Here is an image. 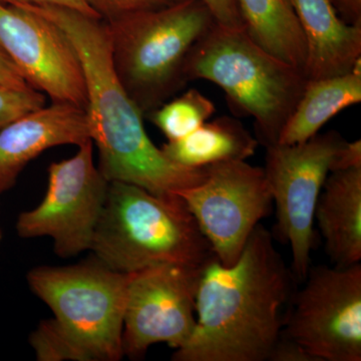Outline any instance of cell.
I'll return each instance as SVG.
<instances>
[{"label": "cell", "mask_w": 361, "mask_h": 361, "mask_svg": "<svg viewBox=\"0 0 361 361\" xmlns=\"http://www.w3.org/2000/svg\"><path fill=\"white\" fill-rule=\"evenodd\" d=\"M293 279L260 223L234 264L214 256L203 266L196 326L172 360H268L284 327L282 310L293 296Z\"/></svg>", "instance_id": "1"}, {"label": "cell", "mask_w": 361, "mask_h": 361, "mask_svg": "<svg viewBox=\"0 0 361 361\" xmlns=\"http://www.w3.org/2000/svg\"><path fill=\"white\" fill-rule=\"evenodd\" d=\"M59 26L84 70L90 139L99 149L97 167L109 182H123L156 195L175 194L199 184L206 167L177 165L149 139L142 113L121 84L111 61L108 25L63 7L16 4Z\"/></svg>", "instance_id": "2"}, {"label": "cell", "mask_w": 361, "mask_h": 361, "mask_svg": "<svg viewBox=\"0 0 361 361\" xmlns=\"http://www.w3.org/2000/svg\"><path fill=\"white\" fill-rule=\"evenodd\" d=\"M90 250L122 273L161 264L203 266L215 256L180 196L123 182L109 184Z\"/></svg>", "instance_id": "3"}, {"label": "cell", "mask_w": 361, "mask_h": 361, "mask_svg": "<svg viewBox=\"0 0 361 361\" xmlns=\"http://www.w3.org/2000/svg\"><path fill=\"white\" fill-rule=\"evenodd\" d=\"M185 77L219 85L232 108L254 118L265 147L279 141L308 82L302 71L261 49L244 30L217 23L190 51Z\"/></svg>", "instance_id": "4"}, {"label": "cell", "mask_w": 361, "mask_h": 361, "mask_svg": "<svg viewBox=\"0 0 361 361\" xmlns=\"http://www.w3.org/2000/svg\"><path fill=\"white\" fill-rule=\"evenodd\" d=\"M106 23L116 75L148 115L186 85L188 56L216 23L202 0H178Z\"/></svg>", "instance_id": "5"}, {"label": "cell", "mask_w": 361, "mask_h": 361, "mask_svg": "<svg viewBox=\"0 0 361 361\" xmlns=\"http://www.w3.org/2000/svg\"><path fill=\"white\" fill-rule=\"evenodd\" d=\"M130 273L103 263L30 271L27 282L49 305L66 334L80 344L90 361H116L123 356V313Z\"/></svg>", "instance_id": "6"}, {"label": "cell", "mask_w": 361, "mask_h": 361, "mask_svg": "<svg viewBox=\"0 0 361 361\" xmlns=\"http://www.w3.org/2000/svg\"><path fill=\"white\" fill-rule=\"evenodd\" d=\"M344 142L338 132L329 130L305 142L266 147L263 169L276 208V230L290 246L296 279H305L310 269L316 204Z\"/></svg>", "instance_id": "7"}, {"label": "cell", "mask_w": 361, "mask_h": 361, "mask_svg": "<svg viewBox=\"0 0 361 361\" xmlns=\"http://www.w3.org/2000/svg\"><path fill=\"white\" fill-rule=\"evenodd\" d=\"M175 194L185 202L214 255L224 266L238 260L273 205L264 169L246 161L207 166L205 179Z\"/></svg>", "instance_id": "8"}, {"label": "cell", "mask_w": 361, "mask_h": 361, "mask_svg": "<svg viewBox=\"0 0 361 361\" xmlns=\"http://www.w3.org/2000/svg\"><path fill=\"white\" fill-rule=\"evenodd\" d=\"M282 334L318 361L361 360V264L311 268Z\"/></svg>", "instance_id": "9"}, {"label": "cell", "mask_w": 361, "mask_h": 361, "mask_svg": "<svg viewBox=\"0 0 361 361\" xmlns=\"http://www.w3.org/2000/svg\"><path fill=\"white\" fill-rule=\"evenodd\" d=\"M78 147L75 156L49 166L44 200L16 223L21 238L51 237L63 258L90 250L110 184L94 164L92 140Z\"/></svg>", "instance_id": "10"}, {"label": "cell", "mask_w": 361, "mask_h": 361, "mask_svg": "<svg viewBox=\"0 0 361 361\" xmlns=\"http://www.w3.org/2000/svg\"><path fill=\"white\" fill-rule=\"evenodd\" d=\"M203 266L161 264L130 273L123 356L141 360L153 344L167 343L178 349L186 343L196 326V296Z\"/></svg>", "instance_id": "11"}, {"label": "cell", "mask_w": 361, "mask_h": 361, "mask_svg": "<svg viewBox=\"0 0 361 361\" xmlns=\"http://www.w3.org/2000/svg\"><path fill=\"white\" fill-rule=\"evenodd\" d=\"M0 49L30 87L52 103L87 108L85 73L75 47L51 21L0 1Z\"/></svg>", "instance_id": "12"}, {"label": "cell", "mask_w": 361, "mask_h": 361, "mask_svg": "<svg viewBox=\"0 0 361 361\" xmlns=\"http://www.w3.org/2000/svg\"><path fill=\"white\" fill-rule=\"evenodd\" d=\"M90 139L85 109L52 103L26 114L0 130V194L13 187L30 161L47 149Z\"/></svg>", "instance_id": "13"}, {"label": "cell", "mask_w": 361, "mask_h": 361, "mask_svg": "<svg viewBox=\"0 0 361 361\" xmlns=\"http://www.w3.org/2000/svg\"><path fill=\"white\" fill-rule=\"evenodd\" d=\"M306 44L304 75L308 80L353 71L361 59V23H346L331 0H289Z\"/></svg>", "instance_id": "14"}, {"label": "cell", "mask_w": 361, "mask_h": 361, "mask_svg": "<svg viewBox=\"0 0 361 361\" xmlns=\"http://www.w3.org/2000/svg\"><path fill=\"white\" fill-rule=\"evenodd\" d=\"M314 221L331 262L361 261V168L330 172L316 204Z\"/></svg>", "instance_id": "15"}, {"label": "cell", "mask_w": 361, "mask_h": 361, "mask_svg": "<svg viewBox=\"0 0 361 361\" xmlns=\"http://www.w3.org/2000/svg\"><path fill=\"white\" fill-rule=\"evenodd\" d=\"M259 142L239 121L220 116L193 133L168 141L161 149L169 160L188 168H204L229 161H246L255 155Z\"/></svg>", "instance_id": "16"}, {"label": "cell", "mask_w": 361, "mask_h": 361, "mask_svg": "<svg viewBox=\"0 0 361 361\" xmlns=\"http://www.w3.org/2000/svg\"><path fill=\"white\" fill-rule=\"evenodd\" d=\"M244 32L261 49L304 73L306 44L289 0H236Z\"/></svg>", "instance_id": "17"}, {"label": "cell", "mask_w": 361, "mask_h": 361, "mask_svg": "<svg viewBox=\"0 0 361 361\" xmlns=\"http://www.w3.org/2000/svg\"><path fill=\"white\" fill-rule=\"evenodd\" d=\"M360 102L361 73L351 71L308 80L278 142L291 145L307 141L339 111Z\"/></svg>", "instance_id": "18"}, {"label": "cell", "mask_w": 361, "mask_h": 361, "mask_svg": "<svg viewBox=\"0 0 361 361\" xmlns=\"http://www.w3.org/2000/svg\"><path fill=\"white\" fill-rule=\"evenodd\" d=\"M215 111V104L211 99L198 90L191 89L177 99L166 102L148 115L168 141H176L200 128Z\"/></svg>", "instance_id": "19"}, {"label": "cell", "mask_w": 361, "mask_h": 361, "mask_svg": "<svg viewBox=\"0 0 361 361\" xmlns=\"http://www.w3.org/2000/svg\"><path fill=\"white\" fill-rule=\"evenodd\" d=\"M37 360L90 361L80 344L61 329L54 319L44 320L30 336Z\"/></svg>", "instance_id": "20"}, {"label": "cell", "mask_w": 361, "mask_h": 361, "mask_svg": "<svg viewBox=\"0 0 361 361\" xmlns=\"http://www.w3.org/2000/svg\"><path fill=\"white\" fill-rule=\"evenodd\" d=\"M45 94L35 87H0V130L26 114L42 108Z\"/></svg>", "instance_id": "21"}, {"label": "cell", "mask_w": 361, "mask_h": 361, "mask_svg": "<svg viewBox=\"0 0 361 361\" xmlns=\"http://www.w3.org/2000/svg\"><path fill=\"white\" fill-rule=\"evenodd\" d=\"M178 0H85L104 23L141 11L170 6Z\"/></svg>", "instance_id": "22"}, {"label": "cell", "mask_w": 361, "mask_h": 361, "mask_svg": "<svg viewBox=\"0 0 361 361\" xmlns=\"http://www.w3.org/2000/svg\"><path fill=\"white\" fill-rule=\"evenodd\" d=\"M218 25L231 30H243L236 0H202Z\"/></svg>", "instance_id": "23"}, {"label": "cell", "mask_w": 361, "mask_h": 361, "mask_svg": "<svg viewBox=\"0 0 361 361\" xmlns=\"http://www.w3.org/2000/svg\"><path fill=\"white\" fill-rule=\"evenodd\" d=\"M268 361H318L298 342L280 334L271 350Z\"/></svg>", "instance_id": "24"}, {"label": "cell", "mask_w": 361, "mask_h": 361, "mask_svg": "<svg viewBox=\"0 0 361 361\" xmlns=\"http://www.w3.org/2000/svg\"><path fill=\"white\" fill-rule=\"evenodd\" d=\"M361 168V141L344 142L343 145L336 152L331 164V170H349V169Z\"/></svg>", "instance_id": "25"}, {"label": "cell", "mask_w": 361, "mask_h": 361, "mask_svg": "<svg viewBox=\"0 0 361 361\" xmlns=\"http://www.w3.org/2000/svg\"><path fill=\"white\" fill-rule=\"evenodd\" d=\"M6 4H33V6H54L71 9L85 14L90 18H101L89 6L85 0H0Z\"/></svg>", "instance_id": "26"}, {"label": "cell", "mask_w": 361, "mask_h": 361, "mask_svg": "<svg viewBox=\"0 0 361 361\" xmlns=\"http://www.w3.org/2000/svg\"><path fill=\"white\" fill-rule=\"evenodd\" d=\"M0 87L25 89L30 87L6 52L0 49Z\"/></svg>", "instance_id": "27"}, {"label": "cell", "mask_w": 361, "mask_h": 361, "mask_svg": "<svg viewBox=\"0 0 361 361\" xmlns=\"http://www.w3.org/2000/svg\"><path fill=\"white\" fill-rule=\"evenodd\" d=\"M351 23H361V0H337Z\"/></svg>", "instance_id": "28"}, {"label": "cell", "mask_w": 361, "mask_h": 361, "mask_svg": "<svg viewBox=\"0 0 361 361\" xmlns=\"http://www.w3.org/2000/svg\"><path fill=\"white\" fill-rule=\"evenodd\" d=\"M2 238V233H1V230H0V240H1Z\"/></svg>", "instance_id": "29"}]
</instances>
